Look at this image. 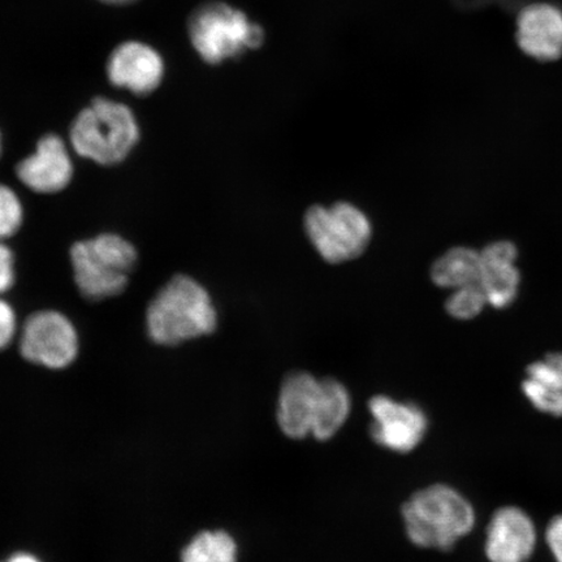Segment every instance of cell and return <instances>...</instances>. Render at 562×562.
Returning a JSON list of instances; mask_svg holds the SVG:
<instances>
[{
  "mask_svg": "<svg viewBox=\"0 0 562 562\" xmlns=\"http://www.w3.org/2000/svg\"><path fill=\"white\" fill-rule=\"evenodd\" d=\"M350 412V393L334 378L293 371L281 383L277 420L281 432L290 439H333L347 424Z\"/></svg>",
  "mask_w": 562,
  "mask_h": 562,
  "instance_id": "cell-1",
  "label": "cell"
},
{
  "mask_svg": "<svg viewBox=\"0 0 562 562\" xmlns=\"http://www.w3.org/2000/svg\"><path fill=\"white\" fill-rule=\"evenodd\" d=\"M407 539L426 550L451 551L475 525L473 505L447 484H432L407 498L402 508Z\"/></svg>",
  "mask_w": 562,
  "mask_h": 562,
  "instance_id": "cell-2",
  "label": "cell"
},
{
  "mask_svg": "<svg viewBox=\"0 0 562 562\" xmlns=\"http://www.w3.org/2000/svg\"><path fill=\"white\" fill-rule=\"evenodd\" d=\"M146 323L154 342L179 346L213 334L217 313L209 292L199 281L178 276L168 281L151 301Z\"/></svg>",
  "mask_w": 562,
  "mask_h": 562,
  "instance_id": "cell-3",
  "label": "cell"
},
{
  "mask_svg": "<svg viewBox=\"0 0 562 562\" xmlns=\"http://www.w3.org/2000/svg\"><path fill=\"white\" fill-rule=\"evenodd\" d=\"M69 138L80 157L112 166L135 149L139 128L135 114L125 104L97 98L77 115Z\"/></svg>",
  "mask_w": 562,
  "mask_h": 562,
  "instance_id": "cell-4",
  "label": "cell"
},
{
  "mask_svg": "<svg viewBox=\"0 0 562 562\" xmlns=\"http://www.w3.org/2000/svg\"><path fill=\"white\" fill-rule=\"evenodd\" d=\"M189 37L201 58L209 65L238 58L265 42L263 27L246 13L222 3H205L189 18Z\"/></svg>",
  "mask_w": 562,
  "mask_h": 562,
  "instance_id": "cell-5",
  "label": "cell"
},
{
  "mask_svg": "<svg viewBox=\"0 0 562 562\" xmlns=\"http://www.w3.org/2000/svg\"><path fill=\"white\" fill-rule=\"evenodd\" d=\"M136 261L135 246L115 234L76 243L70 250L76 285L83 297L94 301L121 294Z\"/></svg>",
  "mask_w": 562,
  "mask_h": 562,
  "instance_id": "cell-6",
  "label": "cell"
},
{
  "mask_svg": "<svg viewBox=\"0 0 562 562\" xmlns=\"http://www.w3.org/2000/svg\"><path fill=\"white\" fill-rule=\"evenodd\" d=\"M304 229L323 261L331 265L361 257L372 238L367 214L346 201L336 202L331 207H308L304 215Z\"/></svg>",
  "mask_w": 562,
  "mask_h": 562,
  "instance_id": "cell-7",
  "label": "cell"
},
{
  "mask_svg": "<svg viewBox=\"0 0 562 562\" xmlns=\"http://www.w3.org/2000/svg\"><path fill=\"white\" fill-rule=\"evenodd\" d=\"M20 351L26 361L40 367L65 369L79 355V336L66 315L53 311L34 313L21 331Z\"/></svg>",
  "mask_w": 562,
  "mask_h": 562,
  "instance_id": "cell-8",
  "label": "cell"
},
{
  "mask_svg": "<svg viewBox=\"0 0 562 562\" xmlns=\"http://www.w3.org/2000/svg\"><path fill=\"white\" fill-rule=\"evenodd\" d=\"M369 412L371 438L386 451L411 453L426 437L428 417L417 404L376 395L370 400Z\"/></svg>",
  "mask_w": 562,
  "mask_h": 562,
  "instance_id": "cell-9",
  "label": "cell"
},
{
  "mask_svg": "<svg viewBox=\"0 0 562 562\" xmlns=\"http://www.w3.org/2000/svg\"><path fill=\"white\" fill-rule=\"evenodd\" d=\"M16 173L33 192L53 194L66 189L74 178V164L65 140L56 135L42 137L32 156L20 161Z\"/></svg>",
  "mask_w": 562,
  "mask_h": 562,
  "instance_id": "cell-10",
  "label": "cell"
},
{
  "mask_svg": "<svg viewBox=\"0 0 562 562\" xmlns=\"http://www.w3.org/2000/svg\"><path fill=\"white\" fill-rule=\"evenodd\" d=\"M108 75L114 87L128 89L137 95L150 94L164 79V59L150 46L125 42L111 54Z\"/></svg>",
  "mask_w": 562,
  "mask_h": 562,
  "instance_id": "cell-11",
  "label": "cell"
},
{
  "mask_svg": "<svg viewBox=\"0 0 562 562\" xmlns=\"http://www.w3.org/2000/svg\"><path fill=\"white\" fill-rule=\"evenodd\" d=\"M537 544L532 519L522 509H498L487 529L486 557L490 562H526Z\"/></svg>",
  "mask_w": 562,
  "mask_h": 562,
  "instance_id": "cell-12",
  "label": "cell"
},
{
  "mask_svg": "<svg viewBox=\"0 0 562 562\" xmlns=\"http://www.w3.org/2000/svg\"><path fill=\"white\" fill-rule=\"evenodd\" d=\"M517 44L531 58L558 60L562 56V11L557 5L533 3L517 18Z\"/></svg>",
  "mask_w": 562,
  "mask_h": 562,
  "instance_id": "cell-13",
  "label": "cell"
},
{
  "mask_svg": "<svg viewBox=\"0 0 562 562\" xmlns=\"http://www.w3.org/2000/svg\"><path fill=\"white\" fill-rule=\"evenodd\" d=\"M517 257L516 245L507 240L492 243L481 250V286L492 307H508L517 299L521 284Z\"/></svg>",
  "mask_w": 562,
  "mask_h": 562,
  "instance_id": "cell-14",
  "label": "cell"
},
{
  "mask_svg": "<svg viewBox=\"0 0 562 562\" xmlns=\"http://www.w3.org/2000/svg\"><path fill=\"white\" fill-rule=\"evenodd\" d=\"M525 396L538 411L562 417V353L548 355L527 368Z\"/></svg>",
  "mask_w": 562,
  "mask_h": 562,
  "instance_id": "cell-15",
  "label": "cell"
},
{
  "mask_svg": "<svg viewBox=\"0 0 562 562\" xmlns=\"http://www.w3.org/2000/svg\"><path fill=\"white\" fill-rule=\"evenodd\" d=\"M481 251L465 246L449 249L431 266L430 278L435 285L459 290L469 285H481Z\"/></svg>",
  "mask_w": 562,
  "mask_h": 562,
  "instance_id": "cell-16",
  "label": "cell"
},
{
  "mask_svg": "<svg viewBox=\"0 0 562 562\" xmlns=\"http://www.w3.org/2000/svg\"><path fill=\"white\" fill-rule=\"evenodd\" d=\"M181 562H238V546L227 531H202L182 551Z\"/></svg>",
  "mask_w": 562,
  "mask_h": 562,
  "instance_id": "cell-17",
  "label": "cell"
},
{
  "mask_svg": "<svg viewBox=\"0 0 562 562\" xmlns=\"http://www.w3.org/2000/svg\"><path fill=\"white\" fill-rule=\"evenodd\" d=\"M486 305V293L480 284H475L454 290L446 301V311L457 321H470L480 315Z\"/></svg>",
  "mask_w": 562,
  "mask_h": 562,
  "instance_id": "cell-18",
  "label": "cell"
},
{
  "mask_svg": "<svg viewBox=\"0 0 562 562\" xmlns=\"http://www.w3.org/2000/svg\"><path fill=\"white\" fill-rule=\"evenodd\" d=\"M24 211L11 188L0 184V241L16 234L23 224Z\"/></svg>",
  "mask_w": 562,
  "mask_h": 562,
  "instance_id": "cell-19",
  "label": "cell"
},
{
  "mask_svg": "<svg viewBox=\"0 0 562 562\" xmlns=\"http://www.w3.org/2000/svg\"><path fill=\"white\" fill-rule=\"evenodd\" d=\"M16 314L10 304L0 300V350L10 346L16 335Z\"/></svg>",
  "mask_w": 562,
  "mask_h": 562,
  "instance_id": "cell-20",
  "label": "cell"
},
{
  "mask_svg": "<svg viewBox=\"0 0 562 562\" xmlns=\"http://www.w3.org/2000/svg\"><path fill=\"white\" fill-rule=\"evenodd\" d=\"M15 283V258L13 252L0 241V294L10 291Z\"/></svg>",
  "mask_w": 562,
  "mask_h": 562,
  "instance_id": "cell-21",
  "label": "cell"
},
{
  "mask_svg": "<svg viewBox=\"0 0 562 562\" xmlns=\"http://www.w3.org/2000/svg\"><path fill=\"white\" fill-rule=\"evenodd\" d=\"M546 540L554 559L558 562H562V516L553 518L550 525H548Z\"/></svg>",
  "mask_w": 562,
  "mask_h": 562,
  "instance_id": "cell-22",
  "label": "cell"
},
{
  "mask_svg": "<svg viewBox=\"0 0 562 562\" xmlns=\"http://www.w3.org/2000/svg\"><path fill=\"white\" fill-rule=\"evenodd\" d=\"M3 562H41L37 558L33 557L31 553L20 552L12 554L9 560Z\"/></svg>",
  "mask_w": 562,
  "mask_h": 562,
  "instance_id": "cell-23",
  "label": "cell"
},
{
  "mask_svg": "<svg viewBox=\"0 0 562 562\" xmlns=\"http://www.w3.org/2000/svg\"><path fill=\"white\" fill-rule=\"evenodd\" d=\"M102 2L112 3V4H125V3L133 2V0H102Z\"/></svg>",
  "mask_w": 562,
  "mask_h": 562,
  "instance_id": "cell-24",
  "label": "cell"
},
{
  "mask_svg": "<svg viewBox=\"0 0 562 562\" xmlns=\"http://www.w3.org/2000/svg\"><path fill=\"white\" fill-rule=\"evenodd\" d=\"M0 154H2V136H0Z\"/></svg>",
  "mask_w": 562,
  "mask_h": 562,
  "instance_id": "cell-25",
  "label": "cell"
}]
</instances>
